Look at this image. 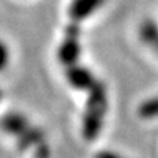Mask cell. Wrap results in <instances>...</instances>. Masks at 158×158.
Here are the masks:
<instances>
[{"label": "cell", "mask_w": 158, "mask_h": 158, "mask_svg": "<svg viewBox=\"0 0 158 158\" xmlns=\"http://www.w3.org/2000/svg\"><path fill=\"white\" fill-rule=\"evenodd\" d=\"M88 92L90 95L83 113L82 133L87 141H94L102 131L103 120L108 108L107 86L98 79Z\"/></svg>", "instance_id": "obj_1"}, {"label": "cell", "mask_w": 158, "mask_h": 158, "mask_svg": "<svg viewBox=\"0 0 158 158\" xmlns=\"http://www.w3.org/2000/svg\"><path fill=\"white\" fill-rule=\"evenodd\" d=\"M140 38L158 54V24L153 20H145L140 25Z\"/></svg>", "instance_id": "obj_6"}, {"label": "cell", "mask_w": 158, "mask_h": 158, "mask_svg": "<svg viewBox=\"0 0 158 158\" xmlns=\"http://www.w3.org/2000/svg\"><path fill=\"white\" fill-rule=\"evenodd\" d=\"M138 113L144 118H154L158 117V96L152 98L144 102L138 108Z\"/></svg>", "instance_id": "obj_7"}, {"label": "cell", "mask_w": 158, "mask_h": 158, "mask_svg": "<svg viewBox=\"0 0 158 158\" xmlns=\"http://www.w3.org/2000/svg\"><path fill=\"white\" fill-rule=\"evenodd\" d=\"M8 61H9V50L8 46L0 40V73L8 66Z\"/></svg>", "instance_id": "obj_8"}, {"label": "cell", "mask_w": 158, "mask_h": 158, "mask_svg": "<svg viewBox=\"0 0 158 158\" xmlns=\"http://www.w3.org/2000/svg\"><path fill=\"white\" fill-rule=\"evenodd\" d=\"M66 79L70 83V86L75 90H82V91H90L91 87L95 85L98 79L95 75L88 70L87 67L81 66L75 63L73 66L66 67Z\"/></svg>", "instance_id": "obj_3"}, {"label": "cell", "mask_w": 158, "mask_h": 158, "mask_svg": "<svg viewBox=\"0 0 158 158\" xmlns=\"http://www.w3.org/2000/svg\"><path fill=\"white\" fill-rule=\"evenodd\" d=\"M106 0H71L69 7V16L71 21L81 23L96 12Z\"/></svg>", "instance_id": "obj_4"}, {"label": "cell", "mask_w": 158, "mask_h": 158, "mask_svg": "<svg viewBox=\"0 0 158 158\" xmlns=\"http://www.w3.org/2000/svg\"><path fill=\"white\" fill-rule=\"evenodd\" d=\"M95 158H124V157H121L120 154H116V153H113V152L103 150V152H99L95 156Z\"/></svg>", "instance_id": "obj_9"}, {"label": "cell", "mask_w": 158, "mask_h": 158, "mask_svg": "<svg viewBox=\"0 0 158 158\" xmlns=\"http://www.w3.org/2000/svg\"><path fill=\"white\" fill-rule=\"evenodd\" d=\"M31 124L28 118L19 112H8L0 118V128L7 135L16 137L20 132H23Z\"/></svg>", "instance_id": "obj_5"}, {"label": "cell", "mask_w": 158, "mask_h": 158, "mask_svg": "<svg viewBox=\"0 0 158 158\" xmlns=\"http://www.w3.org/2000/svg\"><path fill=\"white\" fill-rule=\"evenodd\" d=\"M79 36H81L79 23L70 21V24L66 28L65 38L58 48V59L63 66L69 67L78 63V59L81 57Z\"/></svg>", "instance_id": "obj_2"}, {"label": "cell", "mask_w": 158, "mask_h": 158, "mask_svg": "<svg viewBox=\"0 0 158 158\" xmlns=\"http://www.w3.org/2000/svg\"><path fill=\"white\" fill-rule=\"evenodd\" d=\"M2 96H3V95H2V90H0V100H2Z\"/></svg>", "instance_id": "obj_10"}]
</instances>
